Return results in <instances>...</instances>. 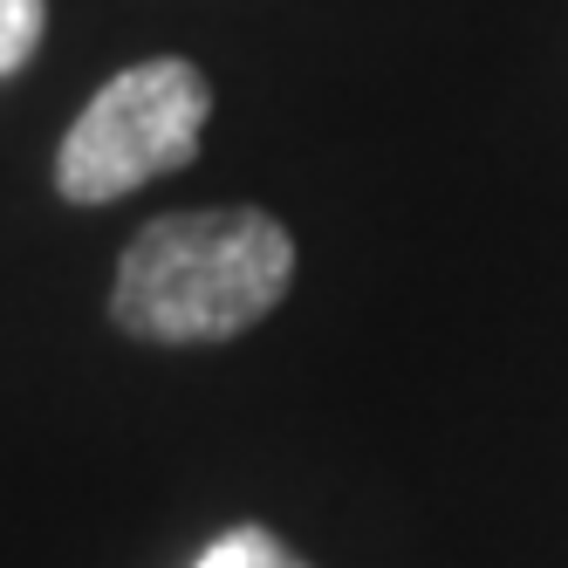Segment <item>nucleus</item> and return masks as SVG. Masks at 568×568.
<instances>
[{"label":"nucleus","instance_id":"obj_1","mask_svg":"<svg viewBox=\"0 0 568 568\" xmlns=\"http://www.w3.org/2000/svg\"><path fill=\"white\" fill-rule=\"evenodd\" d=\"M295 281V240L261 206L165 213L138 226L116 261L110 322L138 343H233L281 308Z\"/></svg>","mask_w":568,"mask_h":568},{"label":"nucleus","instance_id":"obj_2","mask_svg":"<svg viewBox=\"0 0 568 568\" xmlns=\"http://www.w3.org/2000/svg\"><path fill=\"white\" fill-rule=\"evenodd\" d=\"M213 124V83L185 55H151L116 69L83 103L55 151V192L69 206H110L138 185L165 179L199 158V138Z\"/></svg>","mask_w":568,"mask_h":568},{"label":"nucleus","instance_id":"obj_3","mask_svg":"<svg viewBox=\"0 0 568 568\" xmlns=\"http://www.w3.org/2000/svg\"><path fill=\"white\" fill-rule=\"evenodd\" d=\"M199 568H302V561L288 555L281 535H267V527H233V535H220L199 555Z\"/></svg>","mask_w":568,"mask_h":568},{"label":"nucleus","instance_id":"obj_4","mask_svg":"<svg viewBox=\"0 0 568 568\" xmlns=\"http://www.w3.org/2000/svg\"><path fill=\"white\" fill-rule=\"evenodd\" d=\"M49 28V0H0V75L28 69V55L42 49Z\"/></svg>","mask_w":568,"mask_h":568}]
</instances>
